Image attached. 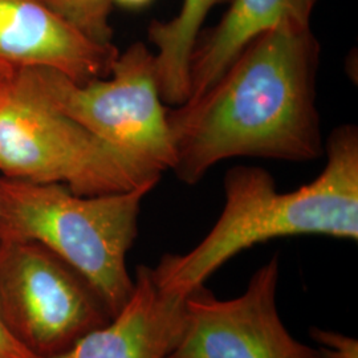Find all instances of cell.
Here are the masks:
<instances>
[{
  "label": "cell",
  "instance_id": "obj_4",
  "mask_svg": "<svg viewBox=\"0 0 358 358\" xmlns=\"http://www.w3.org/2000/svg\"><path fill=\"white\" fill-rule=\"evenodd\" d=\"M161 176L45 103L15 72L0 101V177L62 183L93 196L158 183Z\"/></svg>",
  "mask_w": 358,
  "mask_h": 358
},
{
  "label": "cell",
  "instance_id": "obj_12",
  "mask_svg": "<svg viewBox=\"0 0 358 358\" xmlns=\"http://www.w3.org/2000/svg\"><path fill=\"white\" fill-rule=\"evenodd\" d=\"M53 13L76 27L88 38L112 44L113 29L110 26L112 0H41Z\"/></svg>",
  "mask_w": 358,
  "mask_h": 358
},
{
  "label": "cell",
  "instance_id": "obj_1",
  "mask_svg": "<svg viewBox=\"0 0 358 358\" xmlns=\"http://www.w3.org/2000/svg\"><path fill=\"white\" fill-rule=\"evenodd\" d=\"M319 60L310 22L287 19L252 40L201 97L167 108L177 177L195 185L235 157L319 158Z\"/></svg>",
  "mask_w": 358,
  "mask_h": 358
},
{
  "label": "cell",
  "instance_id": "obj_13",
  "mask_svg": "<svg viewBox=\"0 0 358 358\" xmlns=\"http://www.w3.org/2000/svg\"><path fill=\"white\" fill-rule=\"evenodd\" d=\"M312 338L317 343L321 358H358L357 340L340 333L312 328Z\"/></svg>",
  "mask_w": 358,
  "mask_h": 358
},
{
  "label": "cell",
  "instance_id": "obj_16",
  "mask_svg": "<svg viewBox=\"0 0 358 358\" xmlns=\"http://www.w3.org/2000/svg\"><path fill=\"white\" fill-rule=\"evenodd\" d=\"M112 1H117L125 7H143L149 4L152 0H112Z\"/></svg>",
  "mask_w": 358,
  "mask_h": 358
},
{
  "label": "cell",
  "instance_id": "obj_14",
  "mask_svg": "<svg viewBox=\"0 0 358 358\" xmlns=\"http://www.w3.org/2000/svg\"><path fill=\"white\" fill-rule=\"evenodd\" d=\"M0 358H38L28 352L0 319Z\"/></svg>",
  "mask_w": 358,
  "mask_h": 358
},
{
  "label": "cell",
  "instance_id": "obj_6",
  "mask_svg": "<svg viewBox=\"0 0 358 358\" xmlns=\"http://www.w3.org/2000/svg\"><path fill=\"white\" fill-rule=\"evenodd\" d=\"M94 285L38 242L0 243V319L38 358H55L112 320Z\"/></svg>",
  "mask_w": 358,
  "mask_h": 358
},
{
  "label": "cell",
  "instance_id": "obj_9",
  "mask_svg": "<svg viewBox=\"0 0 358 358\" xmlns=\"http://www.w3.org/2000/svg\"><path fill=\"white\" fill-rule=\"evenodd\" d=\"M183 300L157 285L152 267L137 266L127 304L106 325L55 358H166L182 332Z\"/></svg>",
  "mask_w": 358,
  "mask_h": 358
},
{
  "label": "cell",
  "instance_id": "obj_10",
  "mask_svg": "<svg viewBox=\"0 0 358 358\" xmlns=\"http://www.w3.org/2000/svg\"><path fill=\"white\" fill-rule=\"evenodd\" d=\"M317 0H231L217 26L199 34L189 62V99L210 90L257 36L287 19L310 22Z\"/></svg>",
  "mask_w": 358,
  "mask_h": 358
},
{
  "label": "cell",
  "instance_id": "obj_7",
  "mask_svg": "<svg viewBox=\"0 0 358 358\" xmlns=\"http://www.w3.org/2000/svg\"><path fill=\"white\" fill-rule=\"evenodd\" d=\"M279 256L251 276L243 294L220 300L203 285L183 300V327L166 358H321L282 324L276 294Z\"/></svg>",
  "mask_w": 358,
  "mask_h": 358
},
{
  "label": "cell",
  "instance_id": "obj_3",
  "mask_svg": "<svg viewBox=\"0 0 358 358\" xmlns=\"http://www.w3.org/2000/svg\"><path fill=\"white\" fill-rule=\"evenodd\" d=\"M155 185L83 196L62 183L0 177V243L45 245L94 285L115 316L134 288L127 255L138 235L142 201Z\"/></svg>",
  "mask_w": 358,
  "mask_h": 358
},
{
  "label": "cell",
  "instance_id": "obj_5",
  "mask_svg": "<svg viewBox=\"0 0 358 358\" xmlns=\"http://www.w3.org/2000/svg\"><path fill=\"white\" fill-rule=\"evenodd\" d=\"M17 73L45 103L142 166L173 170L176 150L154 53L141 41L118 53L109 76L87 84L45 68Z\"/></svg>",
  "mask_w": 358,
  "mask_h": 358
},
{
  "label": "cell",
  "instance_id": "obj_2",
  "mask_svg": "<svg viewBox=\"0 0 358 358\" xmlns=\"http://www.w3.org/2000/svg\"><path fill=\"white\" fill-rule=\"evenodd\" d=\"M327 165L294 192L276 189L262 167L230 169L223 180L224 206L213 229L186 254H166L152 267L157 285L186 296L203 285L234 256L271 239L325 235L358 239V130L346 124L325 143Z\"/></svg>",
  "mask_w": 358,
  "mask_h": 358
},
{
  "label": "cell",
  "instance_id": "obj_8",
  "mask_svg": "<svg viewBox=\"0 0 358 358\" xmlns=\"http://www.w3.org/2000/svg\"><path fill=\"white\" fill-rule=\"evenodd\" d=\"M120 51L101 44L41 0H0V66L53 69L77 84L108 77Z\"/></svg>",
  "mask_w": 358,
  "mask_h": 358
},
{
  "label": "cell",
  "instance_id": "obj_11",
  "mask_svg": "<svg viewBox=\"0 0 358 358\" xmlns=\"http://www.w3.org/2000/svg\"><path fill=\"white\" fill-rule=\"evenodd\" d=\"M224 1L231 0H183L174 19L155 20L149 26V41L157 48L154 63L164 103L178 106L187 101L192 48L211 8Z\"/></svg>",
  "mask_w": 358,
  "mask_h": 358
},
{
  "label": "cell",
  "instance_id": "obj_15",
  "mask_svg": "<svg viewBox=\"0 0 358 358\" xmlns=\"http://www.w3.org/2000/svg\"><path fill=\"white\" fill-rule=\"evenodd\" d=\"M13 75H15V72H13V71L0 66V101L3 100Z\"/></svg>",
  "mask_w": 358,
  "mask_h": 358
}]
</instances>
